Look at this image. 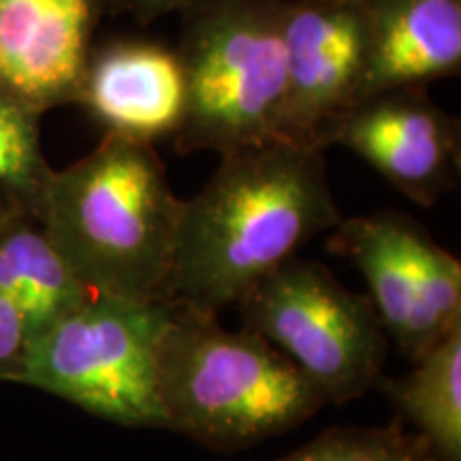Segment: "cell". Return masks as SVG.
<instances>
[{
    "label": "cell",
    "instance_id": "cell-3",
    "mask_svg": "<svg viewBox=\"0 0 461 461\" xmlns=\"http://www.w3.org/2000/svg\"><path fill=\"white\" fill-rule=\"evenodd\" d=\"M167 429L235 451L312 419L325 400L258 333L229 331L210 310L171 299L157 355Z\"/></svg>",
    "mask_w": 461,
    "mask_h": 461
},
{
    "label": "cell",
    "instance_id": "cell-18",
    "mask_svg": "<svg viewBox=\"0 0 461 461\" xmlns=\"http://www.w3.org/2000/svg\"><path fill=\"white\" fill-rule=\"evenodd\" d=\"M131 14L141 22V24H149V22L158 20L173 14V11H184L193 7L199 0H120Z\"/></svg>",
    "mask_w": 461,
    "mask_h": 461
},
{
    "label": "cell",
    "instance_id": "cell-7",
    "mask_svg": "<svg viewBox=\"0 0 461 461\" xmlns=\"http://www.w3.org/2000/svg\"><path fill=\"white\" fill-rule=\"evenodd\" d=\"M330 250L350 258L370 286L387 336L411 363L461 330V263L400 212L342 218Z\"/></svg>",
    "mask_w": 461,
    "mask_h": 461
},
{
    "label": "cell",
    "instance_id": "cell-1",
    "mask_svg": "<svg viewBox=\"0 0 461 461\" xmlns=\"http://www.w3.org/2000/svg\"><path fill=\"white\" fill-rule=\"evenodd\" d=\"M339 221L321 148L274 141L224 154L182 205L169 295L218 314Z\"/></svg>",
    "mask_w": 461,
    "mask_h": 461
},
{
    "label": "cell",
    "instance_id": "cell-4",
    "mask_svg": "<svg viewBox=\"0 0 461 461\" xmlns=\"http://www.w3.org/2000/svg\"><path fill=\"white\" fill-rule=\"evenodd\" d=\"M286 0H199L184 9L177 48L186 112L173 146L180 152L285 141Z\"/></svg>",
    "mask_w": 461,
    "mask_h": 461
},
{
    "label": "cell",
    "instance_id": "cell-12",
    "mask_svg": "<svg viewBox=\"0 0 461 461\" xmlns=\"http://www.w3.org/2000/svg\"><path fill=\"white\" fill-rule=\"evenodd\" d=\"M366 73L357 103L461 68V0H363Z\"/></svg>",
    "mask_w": 461,
    "mask_h": 461
},
{
    "label": "cell",
    "instance_id": "cell-8",
    "mask_svg": "<svg viewBox=\"0 0 461 461\" xmlns=\"http://www.w3.org/2000/svg\"><path fill=\"white\" fill-rule=\"evenodd\" d=\"M333 143L348 148L423 207L434 205L457 182L459 124L423 86L355 103L322 135V149Z\"/></svg>",
    "mask_w": 461,
    "mask_h": 461
},
{
    "label": "cell",
    "instance_id": "cell-6",
    "mask_svg": "<svg viewBox=\"0 0 461 461\" xmlns=\"http://www.w3.org/2000/svg\"><path fill=\"white\" fill-rule=\"evenodd\" d=\"M258 333L308 378L325 403L376 387L389 338L367 295L348 291L325 265L291 257L235 303Z\"/></svg>",
    "mask_w": 461,
    "mask_h": 461
},
{
    "label": "cell",
    "instance_id": "cell-5",
    "mask_svg": "<svg viewBox=\"0 0 461 461\" xmlns=\"http://www.w3.org/2000/svg\"><path fill=\"white\" fill-rule=\"evenodd\" d=\"M171 299L92 295L31 339L20 384L109 423L167 429L157 355Z\"/></svg>",
    "mask_w": 461,
    "mask_h": 461
},
{
    "label": "cell",
    "instance_id": "cell-19",
    "mask_svg": "<svg viewBox=\"0 0 461 461\" xmlns=\"http://www.w3.org/2000/svg\"><path fill=\"white\" fill-rule=\"evenodd\" d=\"M5 210H7V207H5V205H3V201H0V214H3Z\"/></svg>",
    "mask_w": 461,
    "mask_h": 461
},
{
    "label": "cell",
    "instance_id": "cell-14",
    "mask_svg": "<svg viewBox=\"0 0 461 461\" xmlns=\"http://www.w3.org/2000/svg\"><path fill=\"white\" fill-rule=\"evenodd\" d=\"M412 366L402 378H380L378 387L440 461H461V330Z\"/></svg>",
    "mask_w": 461,
    "mask_h": 461
},
{
    "label": "cell",
    "instance_id": "cell-10",
    "mask_svg": "<svg viewBox=\"0 0 461 461\" xmlns=\"http://www.w3.org/2000/svg\"><path fill=\"white\" fill-rule=\"evenodd\" d=\"M101 0H0V86L45 113L75 103Z\"/></svg>",
    "mask_w": 461,
    "mask_h": 461
},
{
    "label": "cell",
    "instance_id": "cell-11",
    "mask_svg": "<svg viewBox=\"0 0 461 461\" xmlns=\"http://www.w3.org/2000/svg\"><path fill=\"white\" fill-rule=\"evenodd\" d=\"M75 103L105 135L152 146L173 140L186 112L177 50L152 41H113L92 50Z\"/></svg>",
    "mask_w": 461,
    "mask_h": 461
},
{
    "label": "cell",
    "instance_id": "cell-13",
    "mask_svg": "<svg viewBox=\"0 0 461 461\" xmlns=\"http://www.w3.org/2000/svg\"><path fill=\"white\" fill-rule=\"evenodd\" d=\"M92 295L37 216L17 210L0 214V297L22 316L31 339Z\"/></svg>",
    "mask_w": 461,
    "mask_h": 461
},
{
    "label": "cell",
    "instance_id": "cell-16",
    "mask_svg": "<svg viewBox=\"0 0 461 461\" xmlns=\"http://www.w3.org/2000/svg\"><path fill=\"white\" fill-rule=\"evenodd\" d=\"M278 461H440L417 431L395 419L383 428H336Z\"/></svg>",
    "mask_w": 461,
    "mask_h": 461
},
{
    "label": "cell",
    "instance_id": "cell-17",
    "mask_svg": "<svg viewBox=\"0 0 461 461\" xmlns=\"http://www.w3.org/2000/svg\"><path fill=\"white\" fill-rule=\"evenodd\" d=\"M31 336L15 308L0 297V380L20 383Z\"/></svg>",
    "mask_w": 461,
    "mask_h": 461
},
{
    "label": "cell",
    "instance_id": "cell-15",
    "mask_svg": "<svg viewBox=\"0 0 461 461\" xmlns=\"http://www.w3.org/2000/svg\"><path fill=\"white\" fill-rule=\"evenodd\" d=\"M41 112L0 86V201L41 221L51 169L41 146Z\"/></svg>",
    "mask_w": 461,
    "mask_h": 461
},
{
    "label": "cell",
    "instance_id": "cell-9",
    "mask_svg": "<svg viewBox=\"0 0 461 461\" xmlns=\"http://www.w3.org/2000/svg\"><path fill=\"white\" fill-rule=\"evenodd\" d=\"M285 141L321 148L333 120L353 107L366 73L363 0H286Z\"/></svg>",
    "mask_w": 461,
    "mask_h": 461
},
{
    "label": "cell",
    "instance_id": "cell-2",
    "mask_svg": "<svg viewBox=\"0 0 461 461\" xmlns=\"http://www.w3.org/2000/svg\"><path fill=\"white\" fill-rule=\"evenodd\" d=\"M182 205L152 143L105 135L54 171L41 222L90 293L157 299L171 297Z\"/></svg>",
    "mask_w": 461,
    "mask_h": 461
}]
</instances>
